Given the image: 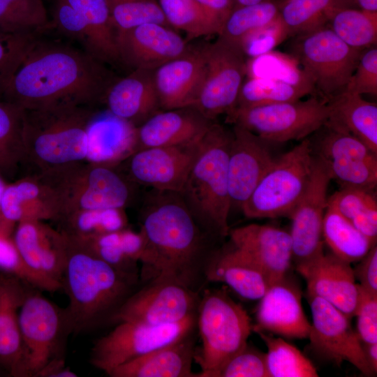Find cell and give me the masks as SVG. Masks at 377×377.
<instances>
[{"instance_id":"1","label":"cell","mask_w":377,"mask_h":377,"mask_svg":"<svg viewBox=\"0 0 377 377\" xmlns=\"http://www.w3.org/2000/svg\"><path fill=\"white\" fill-rule=\"evenodd\" d=\"M44 34L34 39L1 98L24 110L103 103L117 76L82 48Z\"/></svg>"},{"instance_id":"2","label":"cell","mask_w":377,"mask_h":377,"mask_svg":"<svg viewBox=\"0 0 377 377\" xmlns=\"http://www.w3.org/2000/svg\"><path fill=\"white\" fill-rule=\"evenodd\" d=\"M144 209L140 230L145 245L140 259L142 284L166 281L201 293L215 251L177 193L162 192Z\"/></svg>"},{"instance_id":"3","label":"cell","mask_w":377,"mask_h":377,"mask_svg":"<svg viewBox=\"0 0 377 377\" xmlns=\"http://www.w3.org/2000/svg\"><path fill=\"white\" fill-rule=\"evenodd\" d=\"M64 235L66 263L61 290L68 298L65 309L72 334L116 325L122 306L142 285L140 272L117 268Z\"/></svg>"},{"instance_id":"4","label":"cell","mask_w":377,"mask_h":377,"mask_svg":"<svg viewBox=\"0 0 377 377\" xmlns=\"http://www.w3.org/2000/svg\"><path fill=\"white\" fill-rule=\"evenodd\" d=\"M232 132L214 121L200 139L179 193L200 228L209 236L228 235L231 200L228 156Z\"/></svg>"},{"instance_id":"5","label":"cell","mask_w":377,"mask_h":377,"mask_svg":"<svg viewBox=\"0 0 377 377\" xmlns=\"http://www.w3.org/2000/svg\"><path fill=\"white\" fill-rule=\"evenodd\" d=\"M97 108L58 105L24 110V158L34 175L87 161V128Z\"/></svg>"},{"instance_id":"6","label":"cell","mask_w":377,"mask_h":377,"mask_svg":"<svg viewBox=\"0 0 377 377\" xmlns=\"http://www.w3.org/2000/svg\"><path fill=\"white\" fill-rule=\"evenodd\" d=\"M36 176L49 191L57 222L77 211L122 209L131 197L126 182L108 165L85 161Z\"/></svg>"},{"instance_id":"7","label":"cell","mask_w":377,"mask_h":377,"mask_svg":"<svg viewBox=\"0 0 377 377\" xmlns=\"http://www.w3.org/2000/svg\"><path fill=\"white\" fill-rule=\"evenodd\" d=\"M197 330L202 342L194 355L201 369L198 377H217L228 360L246 346L253 325L246 311L226 291L205 288L198 307Z\"/></svg>"},{"instance_id":"8","label":"cell","mask_w":377,"mask_h":377,"mask_svg":"<svg viewBox=\"0 0 377 377\" xmlns=\"http://www.w3.org/2000/svg\"><path fill=\"white\" fill-rule=\"evenodd\" d=\"M313 148L302 142L278 158L241 207L249 219L289 216L304 194L311 175Z\"/></svg>"},{"instance_id":"9","label":"cell","mask_w":377,"mask_h":377,"mask_svg":"<svg viewBox=\"0 0 377 377\" xmlns=\"http://www.w3.org/2000/svg\"><path fill=\"white\" fill-rule=\"evenodd\" d=\"M18 321L24 348L21 377H36L52 361L65 359L72 334L65 308L31 288L18 311Z\"/></svg>"},{"instance_id":"10","label":"cell","mask_w":377,"mask_h":377,"mask_svg":"<svg viewBox=\"0 0 377 377\" xmlns=\"http://www.w3.org/2000/svg\"><path fill=\"white\" fill-rule=\"evenodd\" d=\"M327 101L316 96L253 108H235L226 121L242 126L267 142L305 139L322 128L331 117Z\"/></svg>"},{"instance_id":"11","label":"cell","mask_w":377,"mask_h":377,"mask_svg":"<svg viewBox=\"0 0 377 377\" xmlns=\"http://www.w3.org/2000/svg\"><path fill=\"white\" fill-rule=\"evenodd\" d=\"M298 36L294 57L320 98L328 101L345 90L364 50L349 46L327 27Z\"/></svg>"},{"instance_id":"12","label":"cell","mask_w":377,"mask_h":377,"mask_svg":"<svg viewBox=\"0 0 377 377\" xmlns=\"http://www.w3.org/2000/svg\"><path fill=\"white\" fill-rule=\"evenodd\" d=\"M197 328V313L177 323L149 325L121 321L94 341L89 362L107 375L117 367L172 343Z\"/></svg>"},{"instance_id":"13","label":"cell","mask_w":377,"mask_h":377,"mask_svg":"<svg viewBox=\"0 0 377 377\" xmlns=\"http://www.w3.org/2000/svg\"><path fill=\"white\" fill-rule=\"evenodd\" d=\"M202 49L205 71L193 107L207 118L214 120L235 107L247 75V60L239 44L220 36Z\"/></svg>"},{"instance_id":"14","label":"cell","mask_w":377,"mask_h":377,"mask_svg":"<svg viewBox=\"0 0 377 377\" xmlns=\"http://www.w3.org/2000/svg\"><path fill=\"white\" fill-rule=\"evenodd\" d=\"M330 180L324 163L317 156H314L306 188L290 216L292 260L296 269L324 254L323 222Z\"/></svg>"},{"instance_id":"15","label":"cell","mask_w":377,"mask_h":377,"mask_svg":"<svg viewBox=\"0 0 377 377\" xmlns=\"http://www.w3.org/2000/svg\"><path fill=\"white\" fill-rule=\"evenodd\" d=\"M200 294L166 281L142 284L125 302L117 323L128 321L149 325L177 323L196 313Z\"/></svg>"},{"instance_id":"16","label":"cell","mask_w":377,"mask_h":377,"mask_svg":"<svg viewBox=\"0 0 377 377\" xmlns=\"http://www.w3.org/2000/svg\"><path fill=\"white\" fill-rule=\"evenodd\" d=\"M308 299L312 316L308 339L313 350L336 364L348 362L364 375L374 374L350 318L320 297L308 296Z\"/></svg>"},{"instance_id":"17","label":"cell","mask_w":377,"mask_h":377,"mask_svg":"<svg viewBox=\"0 0 377 377\" xmlns=\"http://www.w3.org/2000/svg\"><path fill=\"white\" fill-rule=\"evenodd\" d=\"M117 45L121 66L132 70H154L190 49L174 29L157 23L118 32Z\"/></svg>"},{"instance_id":"18","label":"cell","mask_w":377,"mask_h":377,"mask_svg":"<svg viewBox=\"0 0 377 377\" xmlns=\"http://www.w3.org/2000/svg\"><path fill=\"white\" fill-rule=\"evenodd\" d=\"M199 141L188 145L151 147L135 151L127 158L130 177L157 191L179 193L195 158Z\"/></svg>"},{"instance_id":"19","label":"cell","mask_w":377,"mask_h":377,"mask_svg":"<svg viewBox=\"0 0 377 377\" xmlns=\"http://www.w3.org/2000/svg\"><path fill=\"white\" fill-rule=\"evenodd\" d=\"M253 331L288 339L309 338L311 324L306 318L299 286L288 274L273 281L260 299Z\"/></svg>"},{"instance_id":"20","label":"cell","mask_w":377,"mask_h":377,"mask_svg":"<svg viewBox=\"0 0 377 377\" xmlns=\"http://www.w3.org/2000/svg\"><path fill=\"white\" fill-rule=\"evenodd\" d=\"M267 142L250 131L233 126L228 156L231 206L241 208L274 163Z\"/></svg>"},{"instance_id":"21","label":"cell","mask_w":377,"mask_h":377,"mask_svg":"<svg viewBox=\"0 0 377 377\" xmlns=\"http://www.w3.org/2000/svg\"><path fill=\"white\" fill-rule=\"evenodd\" d=\"M296 270L306 281L307 296L320 297L348 318L354 317L360 298V286L350 263L332 253H324Z\"/></svg>"},{"instance_id":"22","label":"cell","mask_w":377,"mask_h":377,"mask_svg":"<svg viewBox=\"0 0 377 377\" xmlns=\"http://www.w3.org/2000/svg\"><path fill=\"white\" fill-rule=\"evenodd\" d=\"M205 71L202 47H190L183 55L153 70L161 110L193 106Z\"/></svg>"},{"instance_id":"23","label":"cell","mask_w":377,"mask_h":377,"mask_svg":"<svg viewBox=\"0 0 377 377\" xmlns=\"http://www.w3.org/2000/svg\"><path fill=\"white\" fill-rule=\"evenodd\" d=\"M214 121L193 106L159 110L137 127L136 151L196 143Z\"/></svg>"},{"instance_id":"24","label":"cell","mask_w":377,"mask_h":377,"mask_svg":"<svg viewBox=\"0 0 377 377\" xmlns=\"http://www.w3.org/2000/svg\"><path fill=\"white\" fill-rule=\"evenodd\" d=\"M232 244L254 261L275 281L288 274L292 265L290 233L267 225L249 224L230 230Z\"/></svg>"},{"instance_id":"25","label":"cell","mask_w":377,"mask_h":377,"mask_svg":"<svg viewBox=\"0 0 377 377\" xmlns=\"http://www.w3.org/2000/svg\"><path fill=\"white\" fill-rule=\"evenodd\" d=\"M87 162L109 166L136 151L137 126L107 109L96 110L87 128Z\"/></svg>"},{"instance_id":"26","label":"cell","mask_w":377,"mask_h":377,"mask_svg":"<svg viewBox=\"0 0 377 377\" xmlns=\"http://www.w3.org/2000/svg\"><path fill=\"white\" fill-rule=\"evenodd\" d=\"M115 116L139 126L161 110L153 70L135 69L117 77L108 89L103 103Z\"/></svg>"},{"instance_id":"27","label":"cell","mask_w":377,"mask_h":377,"mask_svg":"<svg viewBox=\"0 0 377 377\" xmlns=\"http://www.w3.org/2000/svg\"><path fill=\"white\" fill-rule=\"evenodd\" d=\"M197 328L185 337L115 368L110 377H198L191 370Z\"/></svg>"},{"instance_id":"28","label":"cell","mask_w":377,"mask_h":377,"mask_svg":"<svg viewBox=\"0 0 377 377\" xmlns=\"http://www.w3.org/2000/svg\"><path fill=\"white\" fill-rule=\"evenodd\" d=\"M54 212L47 187L36 175L6 186L0 200V233L10 237L15 224L24 221L52 220Z\"/></svg>"},{"instance_id":"29","label":"cell","mask_w":377,"mask_h":377,"mask_svg":"<svg viewBox=\"0 0 377 377\" xmlns=\"http://www.w3.org/2000/svg\"><path fill=\"white\" fill-rule=\"evenodd\" d=\"M206 276L208 282L225 283L250 300H260L272 283L261 267L233 244L229 249L214 251Z\"/></svg>"},{"instance_id":"30","label":"cell","mask_w":377,"mask_h":377,"mask_svg":"<svg viewBox=\"0 0 377 377\" xmlns=\"http://www.w3.org/2000/svg\"><path fill=\"white\" fill-rule=\"evenodd\" d=\"M71 237L107 263L121 269L140 272L138 264L145 245L141 230L136 232L125 228L89 237Z\"/></svg>"},{"instance_id":"31","label":"cell","mask_w":377,"mask_h":377,"mask_svg":"<svg viewBox=\"0 0 377 377\" xmlns=\"http://www.w3.org/2000/svg\"><path fill=\"white\" fill-rule=\"evenodd\" d=\"M329 120L342 126L377 154V106L361 95L343 91L327 101Z\"/></svg>"},{"instance_id":"32","label":"cell","mask_w":377,"mask_h":377,"mask_svg":"<svg viewBox=\"0 0 377 377\" xmlns=\"http://www.w3.org/2000/svg\"><path fill=\"white\" fill-rule=\"evenodd\" d=\"M84 19L91 40L90 54L105 64L121 66L117 31L112 22L107 0H66Z\"/></svg>"},{"instance_id":"33","label":"cell","mask_w":377,"mask_h":377,"mask_svg":"<svg viewBox=\"0 0 377 377\" xmlns=\"http://www.w3.org/2000/svg\"><path fill=\"white\" fill-rule=\"evenodd\" d=\"M354 0H285L280 17L289 36H300L327 27L339 10L355 8Z\"/></svg>"},{"instance_id":"34","label":"cell","mask_w":377,"mask_h":377,"mask_svg":"<svg viewBox=\"0 0 377 377\" xmlns=\"http://www.w3.org/2000/svg\"><path fill=\"white\" fill-rule=\"evenodd\" d=\"M323 238L334 255L350 264L360 260L376 245L328 203L323 222Z\"/></svg>"},{"instance_id":"35","label":"cell","mask_w":377,"mask_h":377,"mask_svg":"<svg viewBox=\"0 0 377 377\" xmlns=\"http://www.w3.org/2000/svg\"><path fill=\"white\" fill-rule=\"evenodd\" d=\"M50 29L43 0H0V34L35 36Z\"/></svg>"},{"instance_id":"36","label":"cell","mask_w":377,"mask_h":377,"mask_svg":"<svg viewBox=\"0 0 377 377\" xmlns=\"http://www.w3.org/2000/svg\"><path fill=\"white\" fill-rule=\"evenodd\" d=\"M374 191L341 187L327 203L347 219L374 244L377 239V201Z\"/></svg>"},{"instance_id":"37","label":"cell","mask_w":377,"mask_h":377,"mask_svg":"<svg viewBox=\"0 0 377 377\" xmlns=\"http://www.w3.org/2000/svg\"><path fill=\"white\" fill-rule=\"evenodd\" d=\"M24 110L0 98V172L11 175L24 158Z\"/></svg>"},{"instance_id":"38","label":"cell","mask_w":377,"mask_h":377,"mask_svg":"<svg viewBox=\"0 0 377 377\" xmlns=\"http://www.w3.org/2000/svg\"><path fill=\"white\" fill-rule=\"evenodd\" d=\"M267 346L265 364L268 377H317L311 362L282 337L258 332Z\"/></svg>"},{"instance_id":"39","label":"cell","mask_w":377,"mask_h":377,"mask_svg":"<svg viewBox=\"0 0 377 377\" xmlns=\"http://www.w3.org/2000/svg\"><path fill=\"white\" fill-rule=\"evenodd\" d=\"M330 29L349 46L364 50L377 40V12L355 8L337 11L330 21Z\"/></svg>"},{"instance_id":"40","label":"cell","mask_w":377,"mask_h":377,"mask_svg":"<svg viewBox=\"0 0 377 377\" xmlns=\"http://www.w3.org/2000/svg\"><path fill=\"white\" fill-rule=\"evenodd\" d=\"M169 24L189 39L217 34L220 29L196 0H158Z\"/></svg>"},{"instance_id":"41","label":"cell","mask_w":377,"mask_h":377,"mask_svg":"<svg viewBox=\"0 0 377 377\" xmlns=\"http://www.w3.org/2000/svg\"><path fill=\"white\" fill-rule=\"evenodd\" d=\"M281 2L265 0L233 8L218 36L239 45L245 36L279 17Z\"/></svg>"},{"instance_id":"42","label":"cell","mask_w":377,"mask_h":377,"mask_svg":"<svg viewBox=\"0 0 377 377\" xmlns=\"http://www.w3.org/2000/svg\"><path fill=\"white\" fill-rule=\"evenodd\" d=\"M309 94L303 89L280 80L249 77L241 86L235 108H253L295 101Z\"/></svg>"},{"instance_id":"43","label":"cell","mask_w":377,"mask_h":377,"mask_svg":"<svg viewBox=\"0 0 377 377\" xmlns=\"http://www.w3.org/2000/svg\"><path fill=\"white\" fill-rule=\"evenodd\" d=\"M299 64L294 57L272 50L247 61L246 74L285 82L311 94L313 84Z\"/></svg>"},{"instance_id":"44","label":"cell","mask_w":377,"mask_h":377,"mask_svg":"<svg viewBox=\"0 0 377 377\" xmlns=\"http://www.w3.org/2000/svg\"><path fill=\"white\" fill-rule=\"evenodd\" d=\"M61 232L73 237H84L126 228L121 209L81 210L69 214L57 221Z\"/></svg>"},{"instance_id":"45","label":"cell","mask_w":377,"mask_h":377,"mask_svg":"<svg viewBox=\"0 0 377 377\" xmlns=\"http://www.w3.org/2000/svg\"><path fill=\"white\" fill-rule=\"evenodd\" d=\"M47 226L42 221H21L17 225L12 240L23 263L41 281L45 290L54 293L61 288L43 276L40 266Z\"/></svg>"},{"instance_id":"46","label":"cell","mask_w":377,"mask_h":377,"mask_svg":"<svg viewBox=\"0 0 377 377\" xmlns=\"http://www.w3.org/2000/svg\"><path fill=\"white\" fill-rule=\"evenodd\" d=\"M107 1L117 33L147 23H157L171 27L158 0Z\"/></svg>"},{"instance_id":"47","label":"cell","mask_w":377,"mask_h":377,"mask_svg":"<svg viewBox=\"0 0 377 377\" xmlns=\"http://www.w3.org/2000/svg\"><path fill=\"white\" fill-rule=\"evenodd\" d=\"M319 158L324 163L331 179L337 181L341 187L374 191L377 185V159Z\"/></svg>"},{"instance_id":"48","label":"cell","mask_w":377,"mask_h":377,"mask_svg":"<svg viewBox=\"0 0 377 377\" xmlns=\"http://www.w3.org/2000/svg\"><path fill=\"white\" fill-rule=\"evenodd\" d=\"M50 29H55L64 36L77 42L90 54L91 40L87 24L66 0H55Z\"/></svg>"},{"instance_id":"49","label":"cell","mask_w":377,"mask_h":377,"mask_svg":"<svg viewBox=\"0 0 377 377\" xmlns=\"http://www.w3.org/2000/svg\"><path fill=\"white\" fill-rule=\"evenodd\" d=\"M289 36L281 17L245 36L239 45L246 56L253 59L272 51Z\"/></svg>"},{"instance_id":"50","label":"cell","mask_w":377,"mask_h":377,"mask_svg":"<svg viewBox=\"0 0 377 377\" xmlns=\"http://www.w3.org/2000/svg\"><path fill=\"white\" fill-rule=\"evenodd\" d=\"M38 36L0 34V98L10 79Z\"/></svg>"},{"instance_id":"51","label":"cell","mask_w":377,"mask_h":377,"mask_svg":"<svg viewBox=\"0 0 377 377\" xmlns=\"http://www.w3.org/2000/svg\"><path fill=\"white\" fill-rule=\"evenodd\" d=\"M217 377H268L265 353L247 343L228 360L219 371Z\"/></svg>"},{"instance_id":"52","label":"cell","mask_w":377,"mask_h":377,"mask_svg":"<svg viewBox=\"0 0 377 377\" xmlns=\"http://www.w3.org/2000/svg\"><path fill=\"white\" fill-rule=\"evenodd\" d=\"M346 91L362 94H377V49L364 50L357 66L348 82Z\"/></svg>"},{"instance_id":"53","label":"cell","mask_w":377,"mask_h":377,"mask_svg":"<svg viewBox=\"0 0 377 377\" xmlns=\"http://www.w3.org/2000/svg\"><path fill=\"white\" fill-rule=\"evenodd\" d=\"M31 288L17 276L0 272V332L8 316L20 308Z\"/></svg>"},{"instance_id":"54","label":"cell","mask_w":377,"mask_h":377,"mask_svg":"<svg viewBox=\"0 0 377 377\" xmlns=\"http://www.w3.org/2000/svg\"><path fill=\"white\" fill-rule=\"evenodd\" d=\"M354 316L355 330L362 343H377V295L360 286V298Z\"/></svg>"},{"instance_id":"55","label":"cell","mask_w":377,"mask_h":377,"mask_svg":"<svg viewBox=\"0 0 377 377\" xmlns=\"http://www.w3.org/2000/svg\"><path fill=\"white\" fill-rule=\"evenodd\" d=\"M0 269L12 274L28 285L45 291L41 281L21 260L10 237L0 233Z\"/></svg>"},{"instance_id":"56","label":"cell","mask_w":377,"mask_h":377,"mask_svg":"<svg viewBox=\"0 0 377 377\" xmlns=\"http://www.w3.org/2000/svg\"><path fill=\"white\" fill-rule=\"evenodd\" d=\"M353 269L359 286L368 293L377 295V246H373Z\"/></svg>"},{"instance_id":"57","label":"cell","mask_w":377,"mask_h":377,"mask_svg":"<svg viewBox=\"0 0 377 377\" xmlns=\"http://www.w3.org/2000/svg\"><path fill=\"white\" fill-rule=\"evenodd\" d=\"M196 1L217 24L221 32L226 20L234 8L232 0H196Z\"/></svg>"},{"instance_id":"58","label":"cell","mask_w":377,"mask_h":377,"mask_svg":"<svg viewBox=\"0 0 377 377\" xmlns=\"http://www.w3.org/2000/svg\"><path fill=\"white\" fill-rule=\"evenodd\" d=\"M77 375L66 365L65 359L56 360L45 366L36 377H76Z\"/></svg>"},{"instance_id":"59","label":"cell","mask_w":377,"mask_h":377,"mask_svg":"<svg viewBox=\"0 0 377 377\" xmlns=\"http://www.w3.org/2000/svg\"><path fill=\"white\" fill-rule=\"evenodd\" d=\"M367 362L374 374L377 372V343H362Z\"/></svg>"},{"instance_id":"60","label":"cell","mask_w":377,"mask_h":377,"mask_svg":"<svg viewBox=\"0 0 377 377\" xmlns=\"http://www.w3.org/2000/svg\"><path fill=\"white\" fill-rule=\"evenodd\" d=\"M354 1L362 10L377 12V0H354Z\"/></svg>"},{"instance_id":"61","label":"cell","mask_w":377,"mask_h":377,"mask_svg":"<svg viewBox=\"0 0 377 377\" xmlns=\"http://www.w3.org/2000/svg\"><path fill=\"white\" fill-rule=\"evenodd\" d=\"M265 0H232L234 8L239 6L258 3Z\"/></svg>"},{"instance_id":"62","label":"cell","mask_w":377,"mask_h":377,"mask_svg":"<svg viewBox=\"0 0 377 377\" xmlns=\"http://www.w3.org/2000/svg\"><path fill=\"white\" fill-rule=\"evenodd\" d=\"M6 186L3 179L0 177V200L3 193V191Z\"/></svg>"},{"instance_id":"63","label":"cell","mask_w":377,"mask_h":377,"mask_svg":"<svg viewBox=\"0 0 377 377\" xmlns=\"http://www.w3.org/2000/svg\"><path fill=\"white\" fill-rule=\"evenodd\" d=\"M285 1V0H282V1Z\"/></svg>"},{"instance_id":"64","label":"cell","mask_w":377,"mask_h":377,"mask_svg":"<svg viewBox=\"0 0 377 377\" xmlns=\"http://www.w3.org/2000/svg\"><path fill=\"white\" fill-rule=\"evenodd\" d=\"M1 271H2V270L0 269V272H1Z\"/></svg>"}]
</instances>
